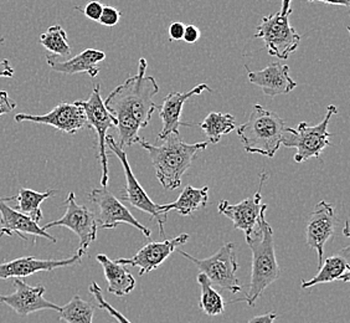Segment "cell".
<instances>
[{"mask_svg":"<svg viewBox=\"0 0 350 323\" xmlns=\"http://www.w3.org/2000/svg\"><path fill=\"white\" fill-rule=\"evenodd\" d=\"M147 60L138 61V73L116 88L103 101L105 107L117 120L118 147H132L141 141L139 131L146 128L157 108L153 97L159 92V86L153 76L146 75Z\"/></svg>","mask_w":350,"mask_h":323,"instance_id":"cell-1","label":"cell"},{"mask_svg":"<svg viewBox=\"0 0 350 323\" xmlns=\"http://www.w3.org/2000/svg\"><path fill=\"white\" fill-rule=\"evenodd\" d=\"M266 210L263 209L257 220L256 230L254 236L246 239L251 253V281L249 291L243 298L234 300L232 302H246L251 307L261 296L263 291L277 281L281 275L280 265L277 261L273 229L266 219Z\"/></svg>","mask_w":350,"mask_h":323,"instance_id":"cell-2","label":"cell"},{"mask_svg":"<svg viewBox=\"0 0 350 323\" xmlns=\"http://www.w3.org/2000/svg\"><path fill=\"white\" fill-rule=\"evenodd\" d=\"M150 155L154 166L155 175L164 189L174 190L182 185L183 175L188 170L199 152L205 151L209 142L185 143L180 135L170 133L162 144L155 146L149 142L141 140L138 142Z\"/></svg>","mask_w":350,"mask_h":323,"instance_id":"cell-3","label":"cell"},{"mask_svg":"<svg viewBox=\"0 0 350 323\" xmlns=\"http://www.w3.org/2000/svg\"><path fill=\"white\" fill-rule=\"evenodd\" d=\"M284 128L286 125L281 116L255 103L249 120L237 128V135L249 155L273 158L282 146Z\"/></svg>","mask_w":350,"mask_h":323,"instance_id":"cell-4","label":"cell"},{"mask_svg":"<svg viewBox=\"0 0 350 323\" xmlns=\"http://www.w3.org/2000/svg\"><path fill=\"white\" fill-rule=\"evenodd\" d=\"M338 112L334 105L327 107V114L323 121L316 126H308L301 122L298 128H284L281 144L287 148H296L295 162L304 163L310 158H321L324 149L330 146L332 133L328 131L330 118Z\"/></svg>","mask_w":350,"mask_h":323,"instance_id":"cell-5","label":"cell"},{"mask_svg":"<svg viewBox=\"0 0 350 323\" xmlns=\"http://www.w3.org/2000/svg\"><path fill=\"white\" fill-rule=\"evenodd\" d=\"M235 242H226L214 255L206 259H196L187 251H179L180 255L187 257L189 261L196 263L199 271L209 279L213 286L228 289L231 294H239L243 286L236 276L239 270V261L235 251Z\"/></svg>","mask_w":350,"mask_h":323,"instance_id":"cell-6","label":"cell"},{"mask_svg":"<svg viewBox=\"0 0 350 323\" xmlns=\"http://www.w3.org/2000/svg\"><path fill=\"white\" fill-rule=\"evenodd\" d=\"M288 16L280 12L263 16L254 35L256 39H262L271 56L281 60H287L290 55L296 53L301 42V35L291 25Z\"/></svg>","mask_w":350,"mask_h":323,"instance_id":"cell-7","label":"cell"},{"mask_svg":"<svg viewBox=\"0 0 350 323\" xmlns=\"http://www.w3.org/2000/svg\"><path fill=\"white\" fill-rule=\"evenodd\" d=\"M106 147L115 153L118 159L121 162L122 167L124 170V175H126V185H124V194L122 196L123 201L127 202L133 207V208L141 210L143 213L148 214L150 218H153L157 220V224L159 227V233L161 235H164V224L167 222V214H164L161 211V204L152 202V199L149 198L147 192L143 189L139 182L137 181L133 170L129 166V157L126 155L124 149L120 148L117 142L112 135H106Z\"/></svg>","mask_w":350,"mask_h":323,"instance_id":"cell-8","label":"cell"},{"mask_svg":"<svg viewBox=\"0 0 350 323\" xmlns=\"http://www.w3.org/2000/svg\"><path fill=\"white\" fill-rule=\"evenodd\" d=\"M66 211L60 219L54 222H47L42 229L46 231L55 227H64L74 231L80 240V248L77 250V255L83 256L88 254V248L97 237V220L94 211H91L86 205H82L76 202L74 192L68 193L65 201Z\"/></svg>","mask_w":350,"mask_h":323,"instance_id":"cell-9","label":"cell"},{"mask_svg":"<svg viewBox=\"0 0 350 323\" xmlns=\"http://www.w3.org/2000/svg\"><path fill=\"white\" fill-rule=\"evenodd\" d=\"M83 108L85 115L88 118V127L94 128L97 132L98 138V159L101 163L102 177L101 184L103 188H107L109 173H108V159L106 153V135L111 127H115L117 120L108 112L101 97V86L96 85L92 94L88 101H77Z\"/></svg>","mask_w":350,"mask_h":323,"instance_id":"cell-10","label":"cell"},{"mask_svg":"<svg viewBox=\"0 0 350 323\" xmlns=\"http://www.w3.org/2000/svg\"><path fill=\"white\" fill-rule=\"evenodd\" d=\"M88 199L98 208V216H96L97 225L102 229H116L120 224H127L142 231L146 237L152 236V231L138 222L129 209L122 204L107 188H96L88 194Z\"/></svg>","mask_w":350,"mask_h":323,"instance_id":"cell-11","label":"cell"},{"mask_svg":"<svg viewBox=\"0 0 350 323\" xmlns=\"http://www.w3.org/2000/svg\"><path fill=\"white\" fill-rule=\"evenodd\" d=\"M267 181V175L263 172L260 175V184L256 193L250 198H246L243 202L231 204L228 201L219 203L217 210L222 216L229 218L234 224V228L241 230L246 239H250L255 234L257 220L263 209H269L267 204H262V188Z\"/></svg>","mask_w":350,"mask_h":323,"instance_id":"cell-12","label":"cell"},{"mask_svg":"<svg viewBox=\"0 0 350 323\" xmlns=\"http://www.w3.org/2000/svg\"><path fill=\"white\" fill-rule=\"evenodd\" d=\"M15 121L47 125L68 135H75L83 128L88 127L85 111L77 101L74 103H68V102L59 103L56 107L53 108L49 114L45 115L18 114L15 116Z\"/></svg>","mask_w":350,"mask_h":323,"instance_id":"cell-13","label":"cell"},{"mask_svg":"<svg viewBox=\"0 0 350 323\" xmlns=\"http://www.w3.org/2000/svg\"><path fill=\"white\" fill-rule=\"evenodd\" d=\"M338 222L339 220L332 204L325 201L317 204L307 224L306 242L310 248L317 251L318 269L323 263L324 246L336 234Z\"/></svg>","mask_w":350,"mask_h":323,"instance_id":"cell-14","label":"cell"},{"mask_svg":"<svg viewBox=\"0 0 350 323\" xmlns=\"http://www.w3.org/2000/svg\"><path fill=\"white\" fill-rule=\"evenodd\" d=\"M15 291L10 295H0V303H4L19 316H27L38 311L51 310L60 312L61 307L45 300L44 286H30L21 279H14Z\"/></svg>","mask_w":350,"mask_h":323,"instance_id":"cell-15","label":"cell"},{"mask_svg":"<svg viewBox=\"0 0 350 323\" xmlns=\"http://www.w3.org/2000/svg\"><path fill=\"white\" fill-rule=\"evenodd\" d=\"M188 234H180L174 239L164 242H155L143 246L133 257L131 259H117L116 261L122 265H129L132 268L139 269V275H147L150 271L158 269L169 256L174 253L180 245L188 242Z\"/></svg>","mask_w":350,"mask_h":323,"instance_id":"cell-16","label":"cell"},{"mask_svg":"<svg viewBox=\"0 0 350 323\" xmlns=\"http://www.w3.org/2000/svg\"><path fill=\"white\" fill-rule=\"evenodd\" d=\"M211 92L213 90L206 83H200L196 88H191L188 92H170L164 99L162 105L157 106L158 114L163 122L162 131L158 135V141H162L170 133L180 135L179 127L180 126H191L190 123H183L180 121L184 103L191 99L193 96H200L202 92Z\"/></svg>","mask_w":350,"mask_h":323,"instance_id":"cell-17","label":"cell"},{"mask_svg":"<svg viewBox=\"0 0 350 323\" xmlns=\"http://www.w3.org/2000/svg\"><path fill=\"white\" fill-rule=\"evenodd\" d=\"M246 70L250 82L261 88L269 97L290 94L296 88L297 82L291 77L290 68L281 62H272L261 71H250L247 66Z\"/></svg>","mask_w":350,"mask_h":323,"instance_id":"cell-18","label":"cell"},{"mask_svg":"<svg viewBox=\"0 0 350 323\" xmlns=\"http://www.w3.org/2000/svg\"><path fill=\"white\" fill-rule=\"evenodd\" d=\"M81 263V256L76 255L62 260H41L34 256L19 257L9 263H0V280L21 279L34 275L41 271H53L60 268L74 266Z\"/></svg>","mask_w":350,"mask_h":323,"instance_id":"cell-19","label":"cell"},{"mask_svg":"<svg viewBox=\"0 0 350 323\" xmlns=\"http://www.w3.org/2000/svg\"><path fill=\"white\" fill-rule=\"evenodd\" d=\"M0 236H13L14 233L19 234L24 242H27V237L24 234L34 235L35 237H45L49 242L56 244L54 236L47 234V231L39 227L38 222H35L29 216L23 214L21 211L10 208L7 202H4L0 198Z\"/></svg>","mask_w":350,"mask_h":323,"instance_id":"cell-20","label":"cell"},{"mask_svg":"<svg viewBox=\"0 0 350 323\" xmlns=\"http://www.w3.org/2000/svg\"><path fill=\"white\" fill-rule=\"evenodd\" d=\"M106 59V54L100 50L86 49L72 59L59 60V56L46 55L47 65L59 74L75 75L86 73L91 77H96L100 73L98 64Z\"/></svg>","mask_w":350,"mask_h":323,"instance_id":"cell-21","label":"cell"},{"mask_svg":"<svg viewBox=\"0 0 350 323\" xmlns=\"http://www.w3.org/2000/svg\"><path fill=\"white\" fill-rule=\"evenodd\" d=\"M333 281L350 283L349 248L348 246L344 248L343 254L330 256L328 259H325L316 276L308 281L302 280L301 287L310 289L317 285L333 283Z\"/></svg>","mask_w":350,"mask_h":323,"instance_id":"cell-22","label":"cell"},{"mask_svg":"<svg viewBox=\"0 0 350 323\" xmlns=\"http://www.w3.org/2000/svg\"><path fill=\"white\" fill-rule=\"evenodd\" d=\"M97 261L101 263L105 272V277L107 280V289L109 294L115 296L122 297L129 295L135 287V279L133 275L126 269L124 265L111 260L105 254L96 256Z\"/></svg>","mask_w":350,"mask_h":323,"instance_id":"cell-23","label":"cell"},{"mask_svg":"<svg viewBox=\"0 0 350 323\" xmlns=\"http://www.w3.org/2000/svg\"><path fill=\"white\" fill-rule=\"evenodd\" d=\"M209 201V187L194 188L190 184L183 189L182 194L173 203L161 204V211L168 214L170 210L178 211L180 216H188L193 214L198 209L206 207Z\"/></svg>","mask_w":350,"mask_h":323,"instance_id":"cell-24","label":"cell"},{"mask_svg":"<svg viewBox=\"0 0 350 323\" xmlns=\"http://www.w3.org/2000/svg\"><path fill=\"white\" fill-rule=\"evenodd\" d=\"M56 193L57 192L54 189L40 193V192H35L33 189L21 188L16 196H7V198H1V199L4 202H10V201L16 202L15 210L21 211L39 224L44 218L42 210H41V204L49 198L56 196Z\"/></svg>","mask_w":350,"mask_h":323,"instance_id":"cell-25","label":"cell"},{"mask_svg":"<svg viewBox=\"0 0 350 323\" xmlns=\"http://www.w3.org/2000/svg\"><path fill=\"white\" fill-rule=\"evenodd\" d=\"M199 126L208 137L209 144H217L222 135H229L231 131L235 129V117L231 114L211 112Z\"/></svg>","mask_w":350,"mask_h":323,"instance_id":"cell-26","label":"cell"},{"mask_svg":"<svg viewBox=\"0 0 350 323\" xmlns=\"http://www.w3.org/2000/svg\"><path fill=\"white\" fill-rule=\"evenodd\" d=\"M198 283L202 289L200 302H199L200 310L208 316L221 315L222 312L225 311V301L221 295L214 289L209 279L202 272H199V275H198Z\"/></svg>","mask_w":350,"mask_h":323,"instance_id":"cell-27","label":"cell"},{"mask_svg":"<svg viewBox=\"0 0 350 323\" xmlns=\"http://www.w3.org/2000/svg\"><path fill=\"white\" fill-rule=\"evenodd\" d=\"M94 315V305L82 300L79 295H75L59 312L61 321L68 323H92Z\"/></svg>","mask_w":350,"mask_h":323,"instance_id":"cell-28","label":"cell"},{"mask_svg":"<svg viewBox=\"0 0 350 323\" xmlns=\"http://www.w3.org/2000/svg\"><path fill=\"white\" fill-rule=\"evenodd\" d=\"M41 45L55 56L65 57L71 55V47L68 45V34L61 25H51L39 38Z\"/></svg>","mask_w":350,"mask_h":323,"instance_id":"cell-29","label":"cell"},{"mask_svg":"<svg viewBox=\"0 0 350 323\" xmlns=\"http://www.w3.org/2000/svg\"><path fill=\"white\" fill-rule=\"evenodd\" d=\"M90 292H91V295L94 297V300H96V302H97V307L108 312V315L111 317H113L117 322L132 323L129 321V318H126V317L123 316L120 311H117L115 307H112L111 303H108L107 301H106V298L102 295L101 287L98 286V283H96V281L91 283Z\"/></svg>","mask_w":350,"mask_h":323,"instance_id":"cell-30","label":"cell"},{"mask_svg":"<svg viewBox=\"0 0 350 323\" xmlns=\"http://www.w3.org/2000/svg\"><path fill=\"white\" fill-rule=\"evenodd\" d=\"M121 12L111 5H103L100 23L105 27H115L121 19Z\"/></svg>","mask_w":350,"mask_h":323,"instance_id":"cell-31","label":"cell"},{"mask_svg":"<svg viewBox=\"0 0 350 323\" xmlns=\"http://www.w3.org/2000/svg\"><path fill=\"white\" fill-rule=\"evenodd\" d=\"M75 9H76V10H80V12L85 14V16L88 18L90 21H100V18H101L103 5H102L100 1L92 0V1L88 3V4L85 5V8L76 7Z\"/></svg>","mask_w":350,"mask_h":323,"instance_id":"cell-32","label":"cell"},{"mask_svg":"<svg viewBox=\"0 0 350 323\" xmlns=\"http://www.w3.org/2000/svg\"><path fill=\"white\" fill-rule=\"evenodd\" d=\"M16 108V102L9 97L7 91H0V117L13 112Z\"/></svg>","mask_w":350,"mask_h":323,"instance_id":"cell-33","label":"cell"},{"mask_svg":"<svg viewBox=\"0 0 350 323\" xmlns=\"http://www.w3.org/2000/svg\"><path fill=\"white\" fill-rule=\"evenodd\" d=\"M184 30H185V24H183V23H180V21H175V23H172V24H170V27H169L168 30L169 40H183Z\"/></svg>","mask_w":350,"mask_h":323,"instance_id":"cell-34","label":"cell"},{"mask_svg":"<svg viewBox=\"0 0 350 323\" xmlns=\"http://www.w3.org/2000/svg\"><path fill=\"white\" fill-rule=\"evenodd\" d=\"M200 36H202V33L196 25H193V24L185 25V30H184V35H183V40L185 42L194 44L200 39Z\"/></svg>","mask_w":350,"mask_h":323,"instance_id":"cell-35","label":"cell"},{"mask_svg":"<svg viewBox=\"0 0 350 323\" xmlns=\"http://www.w3.org/2000/svg\"><path fill=\"white\" fill-rule=\"evenodd\" d=\"M277 320V313L275 311L266 312L260 316L252 317L247 323H275Z\"/></svg>","mask_w":350,"mask_h":323,"instance_id":"cell-36","label":"cell"},{"mask_svg":"<svg viewBox=\"0 0 350 323\" xmlns=\"http://www.w3.org/2000/svg\"><path fill=\"white\" fill-rule=\"evenodd\" d=\"M14 68H12L10 61L7 59L0 60V77H13Z\"/></svg>","mask_w":350,"mask_h":323,"instance_id":"cell-37","label":"cell"},{"mask_svg":"<svg viewBox=\"0 0 350 323\" xmlns=\"http://www.w3.org/2000/svg\"><path fill=\"white\" fill-rule=\"evenodd\" d=\"M308 1H322V3H327V4H332V5H342V7H349L350 0H308Z\"/></svg>","mask_w":350,"mask_h":323,"instance_id":"cell-38","label":"cell"},{"mask_svg":"<svg viewBox=\"0 0 350 323\" xmlns=\"http://www.w3.org/2000/svg\"><path fill=\"white\" fill-rule=\"evenodd\" d=\"M291 3H292V0H282V8H281L280 13L282 14V15H291L292 14Z\"/></svg>","mask_w":350,"mask_h":323,"instance_id":"cell-39","label":"cell"},{"mask_svg":"<svg viewBox=\"0 0 350 323\" xmlns=\"http://www.w3.org/2000/svg\"><path fill=\"white\" fill-rule=\"evenodd\" d=\"M348 228H349V224H348V220H347V222H345V225H344V235L345 236L349 235Z\"/></svg>","mask_w":350,"mask_h":323,"instance_id":"cell-40","label":"cell"},{"mask_svg":"<svg viewBox=\"0 0 350 323\" xmlns=\"http://www.w3.org/2000/svg\"><path fill=\"white\" fill-rule=\"evenodd\" d=\"M4 41H5V39H4V38H0V45H1V44H3Z\"/></svg>","mask_w":350,"mask_h":323,"instance_id":"cell-41","label":"cell"}]
</instances>
